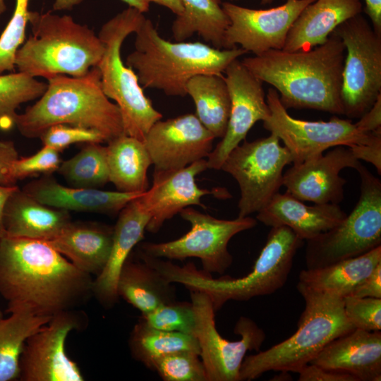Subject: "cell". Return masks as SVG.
Listing matches in <instances>:
<instances>
[{
  "instance_id": "50",
  "label": "cell",
  "mask_w": 381,
  "mask_h": 381,
  "mask_svg": "<svg viewBox=\"0 0 381 381\" xmlns=\"http://www.w3.org/2000/svg\"><path fill=\"white\" fill-rule=\"evenodd\" d=\"M17 186H4L0 184V239L5 236L3 222L4 207L7 198L17 188Z\"/></svg>"
},
{
  "instance_id": "23",
  "label": "cell",
  "mask_w": 381,
  "mask_h": 381,
  "mask_svg": "<svg viewBox=\"0 0 381 381\" xmlns=\"http://www.w3.org/2000/svg\"><path fill=\"white\" fill-rule=\"evenodd\" d=\"M346 216L339 204L307 205L287 192H278L257 212L256 219L271 227L287 226L306 241L333 228Z\"/></svg>"
},
{
  "instance_id": "19",
  "label": "cell",
  "mask_w": 381,
  "mask_h": 381,
  "mask_svg": "<svg viewBox=\"0 0 381 381\" xmlns=\"http://www.w3.org/2000/svg\"><path fill=\"white\" fill-rule=\"evenodd\" d=\"M207 169V161L203 159L178 169L154 170L152 186L140 196L150 217L146 231L157 233L166 221L188 207L198 205L206 209L201 198L207 195H229L224 189L198 186L196 176Z\"/></svg>"
},
{
  "instance_id": "1",
  "label": "cell",
  "mask_w": 381,
  "mask_h": 381,
  "mask_svg": "<svg viewBox=\"0 0 381 381\" xmlns=\"http://www.w3.org/2000/svg\"><path fill=\"white\" fill-rule=\"evenodd\" d=\"M93 280L44 241L6 235L0 239L6 313L25 310L52 318L74 310L92 296Z\"/></svg>"
},
{
  "instance_id": "52",
  "label": "cell",
  "mask_w": 381,
  "mask_h": 381,
  "mask_svg": "<svg viewBox=\"0 0 381 381\" xmlns=\"http://www.w3.org/2000/svg\"><path fill=\"white\" fill-rule=\"evenodd\" d=\"M5 0H0V16L6 11Z\"/></svg>"
},
{
  "instance_id": "54",
  "label": "cell",
  "mask_w": 381,
  "mask_h": 381,
  "mask_svg": "<svg viewBox=\"0 0 381 381\" xmlns=\"http://www.w3.org/2000/svg\"><path fill=\"white\" fill-rule=\"evenodd\" d=\"M3 316H4L3 313H2V311L0 310V318H1V317H3Z\"/></svg>"
},
{
  "instance_id": "46",
  "label": "cell",
  "mask_w": 381,
  "mask_h": 381,
  "mask_svg": "<svg viewBox=\"0 0 381 381\" xmlns=\"http://www.w3.org/2000/svg\"><path fill=\"white\" fill-rule=\"evenodd\" d=\"M18 152L11 140H0V184L14 186L9 176V169L16 159Z\"/></svg>"
},
{
  "instance_id": "44",
  "label": "cell",
  "mask_w": 381,
  "mask_h": 381,
  "mask_svg": "<svg viewBox=\"0 0 381 381\" xmlns=\"http://www.w3.org/2000/svg\"><path fill=\"white\" fill-rule=\"evenodd\" d=\"M298 374L299 381H358L347 373L325 369L313 363L308 364Z\"/></svg>"
},
{
  "instance_id": "36",
  "label": "cell",
  "mask_w": 381,
  "mask_h": 381,
  "mask_svg": "<svg viewBox=\"0 0 381 381\" xmlns=\"http://www.w3.org/2000/svg\"><path fill=\"white\" fill-rule=\"evenodd\" d=\"M47 87V83L22 72L0 75V129L15 126L19 106L40 97Z\"/></svg>"
},
{
  "instance_id": "6",
  "label": "cell",
  "mask_w": 381,
  "mask_h": 381,
  "mask_svg": "<svg viewBox=\"0 0 381 381\" xmlns=\"http://www.w3.org/2000/svg\"><path fill=\"white\" fill-rule=\"evenodd\" d=\"M297 289L305 307L296 331L270 349L246 356L240 381L255 380L269 371L298 373L331 341L355 329L344 313V298L300 286Z\"/></svg>"
},
{
  "instance_id": "3",
  "label": "cell",
  "mask_w": 381,
  "mask_h": 381,
  "mask_svg": "<svg viewBox=\"0 0 381 381\" xmlns=\"http://www.w3.org/2000/svg\"><path fill=\"white\" fill-rule=\"evenodd\" d=\"M303 241L287 226L271 227L253 270L239 278L225 276L215 279L211 274L198 270L192 262L180 267L171 260L145 254H141L140 258L169 282L179 283L189 291L205 294L216 313L229 301H248L272 294L282 288Z\"/></svg>"
},
{
  "instance_id": "53",
  "label": "cell",
  "mask_w": 381,
  "mask_h": 381,
  "mask_svg": "<svg viewBox=\"0 0 381 381\" xmlns=\"http://www.w3.org/2000/svg\"><path fill=\"white\" fill-rule=\"evenodd\" d=\"M232 1H234V0H232ZM273 0H261V3L262 4H270L272 1Z\"/></svg>"
},
{
  "instance_id": "25",
  "label": "cell",
  "mask_w": 381,
  "mask_h": 381,
  "mask_svg": "<svg viewBox=\"0 0 381 381\" xmlns=\"http://www.w3.org/2000/svg\"><path fill=\"white\" fill-rule=\"evenodd\" d=\"M5 235L49 241L71 222L69 212L42 204L17 188L7 198L3 212Z\"/></svg>"
},
{
  "instance_id": "47",
  "label": "cell",
  "mask_w": 381,
  "mask_h": 381,
  "mask_svg": "<svg viewBox=\"0 0 381 381\" xmlns=\"http://www.w3.org/2000/svg\"><path fill=\"white\" fill-rule=\"evenodd\" d=\"M359 119L355 125L363 132L370 133L381 129V95L372 107Z\"/></svg>"
},
{
  "instance_id": "51",
  "label": "cell",
  "mask_w": 381,
  "mask_h": 381,
  "mask_svg": "<svg viewBox=\"0 0 381 381\" xmlns=\"http://www.w3.org/2000/svg\"><path fill=\"white\" fill-rule=\"evenodd\" d=\"M149 3L154 2L169 8L177 16L183 12V6L181 0H147Z\"/></svg>"
},
{
  "instance_id": "27",
  "label": "cell",
  "mask_w": 381,
  "mask_h": 381,
  "mask_svg": "<svg viewBox=\"0 0 381 381\" xmlns=\"http://www.w3.org/2000/svg\"><path fill=\"white\" fill-rule=\"evenodd\" d=\"M113 230L114 227L105 225L71 222L59 235L46 242L77 268L97 277L108 261Z\"/></svg>"
},
{
  "instance_id": "11",
  "label": "cell",
  "mask_w": 381,
  "mask_h": 381,
  "mask_svg": "<svg viewBox=\"0 0 381 381\" xmlns=\"http://www.w3.org/2000/svg\"><path fill=\"white\" fill-rule=\"evenodd\" d=\"M187 221L190 230L180 238L167 242H144L139 251L153 258L169 260L198 258L203 271L223 274L232 264L228 250L229 241L237 234L250 229L257 219L250 217L222 219L188 207L179 213Z\"/></svg>"
},
{
  "instance_id": "48",
  "label": "cell",
  "mask_w": 381,
  "mask_h": 381,
  "mask_svg": "<svg viewBox=\"0 0 381 381\" xmlns=\"http://www.w3.org/2000/svg\"><path fill=\"white\" fill-rule=\"evenodd\" d=\"M83 0H55L53 4L54 11L69 10L80 4ZM130 7L135 8L142 13L149 10L150 3L147 0H122Z\"/></svg>"
},
{
  "instance_id": "26",
  "label": "cell",
  "mask_w": 381,
  "mask_h": 381,
  "mask_svg": "<svg viewBox=\"0 0 381 381\" xmlns=\"http://www.w3.org/2000/svg\"><path fill=\"white\" fill-rule=\"evenodd\" d=\"M362 10L360 0H315L292 24L283 50L308 51L324 44L338 25Z\"/></svg>"
},
{
  "instance_id": "39",
  "label": "cell",
  "mask_w": 381,
  "mask_h": 381,
  "mask_svg": "<svg viewBox=\"0 0 381 381\" xmlns=\"http://www.w3.org/2000/svg\"><path fill=\"white\" fill-rule=\"evenodd\" d=\"M29 0H16L13 16L0 36V75L16 69V53L25 42Z\"/></svg>"
},
{
  "instance_id": "30",
  "label": "cell",
  "mask_w": 381,
  "mask_h": 381,
  "mask_svg": "<svg viewBox=\"0 0 381 381\" xmlns=\"http://www.w3.org/2000/svg\"><path fill=\"white\" fill-rule=\"evenodd\" d=\"M107 143L109 182L123 193L147 191L150 188L147 170L152 164L143 142L123 134Z\"/></svg>"
},
{
  "instance_id": "7",
  "label": "cell",
  "mask_w": 381,
  "mask_h": 381,
  "mask_svg": "<svg viewBox=\"0 0 381 381\" xmlns=\"http://www.w3.org/2000/svg\"><path fill=\"white\" fill-rule=\"evenodd\" d=\"M32 35L18 50V72L46 79L57 75H85L97 66L104 44L93 30L69 16L29 11Z\"/></svg>"
},
{
  "instance_id": "29",
  "label": "cell",
  "mask_w": 381,
  "mask_h": 381,
  "mask_svg": "<svg viewBox=\"0 0 381 381\" xmlns=\"http://www.w3.org/2000/svg\"><path fill=\"white\" fill-rule=\"evenodd\" d=\"M171 284L143 260L128 257L121 270L116 291L119 297L145 314L176 301Z\"/></svg>"
},
{
  "instance_id": "16",
  "label": "cell",
  "mask_w": 381,
  "mask_h": 381,
  "mask_svg": "<svg viewBox=\"0 0 381 381\" xmlns=\"http://www.w3.org/2000/svg\"><path fill=\"white\" fill-rule=\"evenodd\" d=\"M315 0H286L279 6L253 9L230 2L222 3L229 20L224 49L239 45L254 56L270 49H283L288 32L302 10Z\"/></svg>"
},
{
  "instance_id": "24",
  "label": "cell",
  "mask_w": 381,
  "mask_h": 381,
  "mask_svg": "<svg viewBox=\"0 0 381 381\" xmlns=\"http://www.w3.org/2000/svg\"><path fill=\"white\" fill-rule=\"evenodd\" d=\"M22 189L40 202L54 208L109 215L119 214L129 201L142 194L64 186L51 174L28 183Z\"/></svg>"
},
{
  "instance_id": "35",
  "label": "cell",
  "mask_w": 381,
  "mask_h": 381,
  "mask_svg": "<svg viewBox=\"0 0 381 381\" xmlns=\"http://www.w3.org/2000/svg\"><path fill=\"white\" fill-rule=\"evenodd\" d=\"M73 187L98 188L109 182L107 148L88 143L73 157L61 162L57 171Z\"/></svg>"
},
{
  "instance_id": "15",
  "label": "cell",
  "mask_w": 381,
  "mask_h": 381,
  "mask_svg": "<svg viewBox=\"0 0 381 381\" xmlns=\"http://www.w3.org/2000/svg\"><path fill=\"white\" fill-rule=\"evenodd\" d=\"M83 316L75 309L54 315L26 341L19 361L21 381H83L78 364L69 358L68 336L79 329Z\"/></svg>"
},
{
  "instance_id": "38",
  "label": "cell",
  "mask_w": 381,
  "mask_h": 381,
  "mask_svg": "<svg viewBox=\"0 0 381 381\" xmlns=\"http://www.w3.org/2000/svg\"><path fill=\"white\" fill-rule=\"evenodd\" d=\"M140 318L157 329L194 336L195 314L191 301H174L142 314Z\"/></svg>"
},
{
  "instance_id": "4",
  "label": "cell",
  "mask_w": 381,
  "mask_h": 381,
  "mask_svg": "<svg viewBox=\"0 0 381 381\" xmlns=\"http://www.w3.org/2000/svg\"><path fill=\"white\" fill-rule=\"evenodd\" d=\"M47 80L40 99L16 117L15 126L23 136L40 138L56 124L97 131L107 143L125 134L120 109L104 93L97 66L84 76L57 75Z\"/></svg>"
},
{
  "instance_id": "28",
  "label": "cell",
  "mask_w": 381,
  "mask_h": 381,
  "mask_svg": "<svg viewBox=\"0 0 381 381\" xmlns=\"http://www.w3.org/2000/svg\"><path fill=\"white\" fill-rule=\"evenodd\" d=\"M381 262V246L356 257L315 269L301 270L297 286L341 298L354 289Z\"/></svg>"
},
{
  "instance_id": "10",
  "label": "cell",
  "mask_w": 381,
  "mask_h": 381,
  "mask_svg": "<svg viewBox=\"0 0 381 381\" xmlns=\"http://www.w3.org/2000/svg\"><path fill=\"white\" fill-rule=\"evenodd\" d=\"M332 33L346 49L341 90L343 115L360 118L381 95V35L361 13L341 23Z\"/></svg>"
},
{
  "instance_id": "37",
  "label": "cell",
  "mask_w": 381,
  "mask_h": 381,
  "mask_svg": "<svg viewBox=\"0 0 381 381\" xmlns=\"http://www.w3.org/2000/svg\"><path fill=\"white\" fill-rule=\"evenodd\" d=\"M146 368L155 371L164 381H207L199 354L181 351L151 360Z\"/></svg>"
},
{
  "instance_id": "17",
  "label": "cell",
  "mask_w": 381,
  "mask_h": 381,
  "mask_svg": "<svg viewBox=\"0 0 381 381\" xmlns=\"http://www.w3.org/2000/svg\"><path fill=\"white\" fill-rule=\"evenodd\" d=\"M226 81L231 99L230 114L224 135L212 149L207 168L219 170L228 155L238 146L258 121L270 114L262 82L236 59L225 69Z\"/></svg>"
},
{
  "instance_id": "22",
  "label": "cell",
  "mask_w": 381,
  "mask_h": 381,
  "mask_svg": "<svg viewBox=\"0 0 381 381\" xmlns=\"http://www.w3.org/2000/svg\"><path fill=\"white\" fill-rule=\"evenodd\" d=\"M310 363L347 373L358 381H380L381 332L354 329L331 341Z\"/></svg>"
},
{
  "instance_id": "20",
  "label": "cell",
  "mask_w": 381,
  "mask_h": 381,
  "mask_svg": "<svg viewBox=\"0 0 381 381\" xmlns=\"http://www.w3.org/2000/svg\"><path fill=\"white\" fill-rule=\"evenodd\" d=\"M360 164L348 147L336 146L325 155L293 164L283 174L282 186L286 192L303 202L339 205L346 183L340 171L345 168L356 169Z\"/></svg>"
},
{
  "instance_id": "33",
  "label": "cell",
  "mask_w": 381,
  "mask_h": 381,
  "mask_svg": "<svg viewBox=\"0 0 381 381\" xmlns=\"http://www.w3.org/2000/svg\"><path fill=\"white\" fill-rule=\"evenodd\" d=\"M0 318V381L19 377V361L27 339L46 325L51 317L16 310Z\"/></svg>"
},
{
  "instance_id": "9",
  "label": "cell",
  "mask_w": 381,
  "mask_h": 381,
  "mask_svg": "<svg viewBox=\"0 0 381 381\" xmlns=\"http://www.w3.org/2000/svg\"><path fill=\"white\" fill-rule=\"evenodd\" d=\"M360 196L337 225L306 241V269L322 267L364 254L381 244V182L361 163Z\"/></svg>"
},
{
  "instance_id": "21",
  "label": "cell",
  "mask_w": 381,
  "mask_h": 381,
  "mask_svg": "<svg viewBox=\"0 0 381 381\" xmlns=\"http://www.w3.org/2000/svg\"><path fill=\"white\" fill-rule=\"evenodd\" d=\"M140 195L129 201L119 213L108 261L93 280L92 296L105 308H111L117 303L119 297L116 286L121 270L133 248L144 238L150 220Z\"/></svg>"
},
{
  "instance_id": "31",
  "label": "cell",
  "mask_w": 381,
  "mask_h": 381,
  "mask_svg": "<svg viewBox=\"0 0 381 381\" xmlns=\"http://www.w3.org/2000/svg\"><path fill=\"white\" fill-rule=\"evenodd\" d=\"M187 95L195 107V115L214 136L226 132L231 99L223 74L202 73L192 77L186 85Z\"/></svg>"
},
{
  "instance_id": "14",
  "label": "cell",
  "mask_w": 381,
  "mask_h": 381,
  "mask_svg": "<svg viewBox=\"0 0 381 381\" xmlns=\"http://www.w3.org/2000/svg\"><path fill=\"white\" fill-rule=\"evenodd\" d=\"M266 101L270 114L262 121L263 127L282 140L293 164L318 157L330 147L365 143L375 131L363 132L350 120L336 116L328 121L295 119L288 114L273 87L268 90Z\"/></svg>"
},
{
  "instance_id": "41",
  "label": "cell",
  "mask_w": 381,
  "mask_h": 381,
  "mask_svg": "<svg viewBox=\"0 0 381 381\" xmlns=\"http://www.w3.org/2000/svg\"><path fill=\"white\" fill-rule=\"evenodd\" d=\"M346 318L355 329H381V298L347 296L343 298Z\"/></svg>"
},
{
  "instance_id": "45",
  "label": "cell",
  "mask_w": 381,
  "mask_h": 381,
  "mask_svg": "<svg viewBox=\"0 0 381 381\" xmlns=\"http://www.w3.org/2000/svg\"><path fill=\"white\" fill-rule=\"evenodd\" d=\"M349 296L381 298V262L354 289Z\"/></svg>"
},
{
  "instance_id": "40",
  "label": "cell",
  "mask_w": 381,
  "mask_h": 381,
  "mask_svg": "<svg viewBox=\"0 0 381 381\" xmlns=\"http://www.w3.org/2000/svg\"><path fill=\"white\" fill-rule=\"evenodd\" d=\"M61 163L59 152L49 146L43 145L35 154L25 157H18L11 164L9 176L13 184L37 174H51L56 171Z\"/></svg>"
},
{
  "instance_id": "13",
  "label": "cell",
  "mask_w": 381,
  "mask_h": 381,
  "mask_svg": "<svg viewBox=\"0 0 381 381\" xmlns=\"http://www.w3.org/2000/svg\"><path fill=\"white\" fill-rule=\"evenodd\" d=\"M190 292L195 314L194 337L207 381H240L243 359L248 351H260L265 340V332L253 320L241 316L234 327V332L241 339H224L217 330L215 311L209 297L200 291Z\"/></svg>"
},
{
  "instance_id": "49",
  "label": "cell",
  "mask_w": 381,
  "mask_h": 381,
  "mask_svg": "<svg viewBox=\"0 0 381 381\" xmlns=\"http://www.w3.org/2000/svg\"><path fill=\"white\" fill-rule=\"evenodd\" d=\"M364 11L372 23L374 30L381 35V0H364Z\"/></svg>"
},
{
  "instance_id": "42",
  "label": "cell",
  "mask_w": 381,
  "mask_h": 381,
  "mask_svg": "<svg viewBox=\"0 0 381 381\" xmlns=\"http://www.w3.org/2000/svg\"><path fill=\"white\" fill-rule=\"evenodd\" d=\"M43 145L59 152L77 143H104L102 135L97 131L67 124H56L48 128L40 136Z\"/></svg>"
},
{
  "instance_id": "8",
  "label": "cell",
  "mask_w": 381,
  "mask_h": 381,
  "mask_svg": "<svg viewBox=\"0 0 381 381\" xmlns=\"http://www.w3.org/2000/svg\"><path fill=\"white\" fill-rule=\"evenodd\" d=\"M144 18L143 13L129 6L104 23L98 36L105 49L97 65L104 93L120 109L124 133L143 142L162 114L144 94L135 71L123 64L121 49L124 40L135 32Z\"/></svg>"
},
{
  "instance_id": "12",
  "label": "cell",
  "mask_w": 381,
  "mask_h": 381,
  "mask_svg": "<svg viewBox=\"0 0 381 381\" xmlns=\"http://www.w3.org/2000/svg\"><path fill=\"white\" fill-rule=\"evenodd\" d=\"M279 140L273 133L250 142L244 140L221 166L238 184V217L258 212L279 192L283 170L292 163L289 151Z\"/></svg>"
},
{
  "instance_id": "32",
  "label": "cell",
  "mask_w": 381,
  "mask_h": 381,
  "mask_svg": "<svg viewBox=\"0 0 381 381\" xmlns=\"http://www.w3.org/2000/svg\"><path fill=\"white\" fill-rule=\"evenodd\" d=\"M183 12L171 26L176 42H183L195 33L212 47L223 49L229 20L219 0H181Z\"/></svg>"
},
{
  "instance_id": "43",
  "label": "cell",
  "mask_w": 381,
  "mask_h": 381,
  "mask_svg": "<svg viewBox=\"0 0 381 381\" xmlns=\"http://www.w3.org/2000/svg\"><path fill=\"white\" fill-rule=\"evenodd\" d=\"M348 147L358 160L372 164L377 173L381 174V129L375 131L369 141Z\"/></svg>"
},
{
  "instance_id": "5",
  "label": "cell",
  "mask_w": 381,
  "mask_h": 381,
  "mask_svg": "<svg viewBox=\"0 0 381 381\" xmlns=\"http://www.w3.org/2000/svg\"><path fill=\"white\" fill-rule=\"evenodd\" d=\"M135 50L126 64L135 71L142 87L157 89L168 96L187 95L186 85L202 73L223 74L235 59L247 53L241 47L217 49L200 42L164 39L145 17L135 32Z\"/></svg>"
},
{
  "instance_id": "18",
  "label": "cell",
  "mask_w": 381,
  "mask_h": 381,
  "mask_svg": "<svg viewBox=\"0 0 381 381\" xmlns=\"http://www.w3.org/2000/svg\"><path fill=\"white\" fill-rule=\"evenodd\" d=\"M214 139L195 114H186L155 122L143 143L155 170H173L207 157Z\"/></svg>"
},
{
  "instance_id": "2",
  "label": "cell",
  "mask_w": 381,
  "mask_h": 381,
  "mask_svg": "<svg viewBox=\"0 0 381 381\" xmlns=\"http://www.w3.org/2000/svg\"><path fill=\"white\" fill-rule=\"evenodd\" d=\"M345 56L342 41L332 32L324 44L308 51L270 49L241 62L277 90L286 109H311L343 115L341 90Z\"/></svg>"
},
{
  "instance_id": "34",
  "label": "cell",
  "mask_w": 381,
  "mask_h": 381,
  "mask_svg": "<svg viewBox=\"0 0 381 381\" xmlns=\"http://www.w3.org/2000/svg\"><path fill=\"white\" fill-rule=\"evenodd\" d=\"M128 346L133 358L145 366L155 358L176 351H188L200 356V347L194 336L157 329L141 318L131 332Z\"/></svg>"
}]
</instances>
